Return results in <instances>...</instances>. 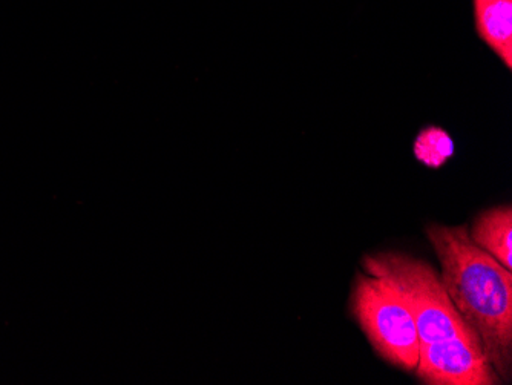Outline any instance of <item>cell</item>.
<instances>
[{
	"instance_id": "1",
	"label": "cell",
	"mask_w": 512,
	"mask_h": 385,
	"mask_svg": "<svg viewBox=\"0 0 512 385\" xmlns=\"http://www.w3.org/2000/svg\"><path fill=\"white\" fill-rule=\"evenodd\" d=\"M427 237L439 258L440 281L451 303L479 335L502 382L511 381L512 270L477 246L467 226L431 224Z\"/></svg>"
},
{
	"instance_id": "2",
	"label": "cell",
	"mask_w": 512,
	"mask_h": 385,
	"mask_svg": "<svg viewBox=\"0 0 512 385\" xmlns=\"http://www.w3.org/2000/svg\"><path fill=\"white\" fill-rule=\"evenodd\" d=\"M362 267L365 274L385 281L398 293L416 321L421 344L476 333L463 321L440 275L427 261L401 252H378L364 257Z\"/></svg>"
},
{
	"instance_id": "3",
	"label": "cell",
	"mask_w": 512,
	"mask_h": 385,
	"mask_svg": "<svg viewBox=\"0 0 512 385\" xmlns=\"http://www.w3.org/2000/svg\"><path fill=\"white\" fill-rule=\"evenodd\" d=\"M352 312L382 359L414 372L421 353L416 321L404 301L385 281L361 272L352 290Z\"/></svg>"
},
{
	"instance_id": "4",
	"label": "cell",
	"mask_w": 512,
	"mask_h": 385,
	"mask_svg": "<svg viewBox=\"0 0 512 385\" xmlns=\"http://www.w3.org/2000/svg\"><path fill=\"white\" fill-rule=\"evenodd\" d=\"M417 378L430 385H496L502 384L491 362L486 358L479 335L421 344Z\"/></svg>"
},
{
	"instance_id": "5",
	"label": "cell",
	"mask_w": 512,
	"mask_h": 385,
	"mask_svg": "<svg viewBox=\"0 0 512 385\" xmlns=\"http://www.w3.org/2000/svg\"><path fill=\"white\" fill-rule=\"evenodd\" d=\"M474 24L480 39L512 66V0H473Z\"/></svg>"
},
{
	"instance_id": "6",
	"label": "cell",
	"mask_w": 512,
	"mask_h": 385,
	"mask_svg": "<svg viewBox=\"0 0 512 385\" xmlns=\"http://www.w3.org/2000/svg\"><path fill=\"white\" fill-rule=\"evenodd\" d=\"M471 240L512 270V208L497 206L482 212L474 221Z\"/></svg>"
},
{
	"instance_id": "7",
	"label": "cell",
	"mask_w": 512,
	"mask_h": 385,
	"mask_svg": "<svg viewBox=\"0 0 512 385\" xmlns=\"http://www.w3.org/2000/svg\"><path fill=\"white\" fill-rule=\"evenodd\" d=\"M454 142L450 134L437 126L425 128L414 142V155L419 162L431 168H439L453 157Z\"/></svg>"
}]
</instances>
